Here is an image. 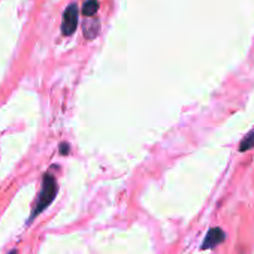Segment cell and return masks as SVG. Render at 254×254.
<instances>
[{
  "instance_id": "3",
  "label": "cell",
  "mask_w": 254,
  "mask_h": 254,
  "mask_svg": "<svg viewBox=\"0 0 254 254\" xmlns=\"http://www.w3.org/2000/svg\"><path fill=\"white\" fill-rule=\"evenodd\" d=\"M224 238H226V235H224V232H223L220 227H214V229H211V230L206 233L205 239H203L202 250H208V248H214V247H217L218 244H221V242L224 241Z\"/></svg>"
},
{
  "instance_id": "7",
  "label": "cell",
  "mask_w": 254,
  "mask_h": 254,
  "mask_svg": "<svg viewBox=\"0 0 254 254\" xmlns=\"http://www.w3.org/2000/svg\"><path fill=\"white\" fill-rule=\"evenodd\" d=\"M66 145H67V144H62V145H60V153H63V154H67L69 148H67Z\"/></svg>"
},
{
  "instance_id": "8",
  "label": "cell",
  "mask_w": 254,
  "mask_h": 254,
  "mask_svg": "<svg viewBox=\"0 0 254 254\" xmlns=\"http://www.w3.org/2000/svg\"><path fill=\"white\" fill-rule=\"evenodd\" d=\"M9 254H17V251H15V250H14V251H11V253H9Z\"/></svg>"
},
{
  "instance_id": "2",
  "label": "cell",
  "mask_w": 254,
  "mask_h": 254,
  "mask_svg": "<svg viewBox=\"0 0 254 254\" xmlns=\"http://www.w3.org/2000/svg\"><path fill=\"white\" fill-rule=\"evenodd\" d=\"M78 26V6L75 3L69 5L63 15V24H62V33L64 36H70Z\"/></svg>"
},
{
  "instance_id": "5",
  "label": "cell",
  "mask_w": 254,
  "mask_h": 254,
  "mask_svg": "<svg viewBox=\"0 0 254 254\" xmlns=\"http://www.w3.org/2000/svg\"><path fill=\"white\" fill-rule=\"evenodd\" d=\"M97 9H99L97 0H88V2H85V3H84V9H82V12H84V15H85V17L91 18V17L97 12Z\"/></svg>"
},
{
  "instance_id": "4",
  "label": "cell",
  "mask_w": 254,
  "mask_h": 254,
  "mask_svg": "<svg viewBox=\"0 0 254 254\" xmlns=\"http://www.w3.org/2000/svg\"><path fill=\"white\" fill-rule=\"evenodd\" d=\"M99 35V21L97 20H88L85 24H84V36L87 39H94L96 36Z\"/></svg>"
},
{
  "instance_id": "1",
  "label": "cell",
  "mask_w": 254,
  "mask_h": 254,
  "mask_svg": "<svg viewBox=\"0 0 254 254\" xmlns=\"http://www.w3.org/2000/svg\"><path fill=\"white\" fill-rule=\"evenodd\" d=\"M56 194H57V183H56V178L51 174H45L44 183H42V190L39 193L38 200L35 202V206H33V211H32V215H30V221H33L54 200Z\"/></svg>"
},
{
  "instance_id": "6",
  "label": "cell",
  "mask_w": 254,
  "mask_h": 254,
  "mask_svg": "<svg viewBox=\"0 0 254 254\" xmlns=\"http://www.w3.org/2000/svg\"><path fill=\"white\" fill-rule=\"evenodd\" d=\"M253 147H254V130H253L250 135H247V136L244 138V141L241 142L239 150H241V151H247V150H251Z\"/></svg>"
}]
</instances>
